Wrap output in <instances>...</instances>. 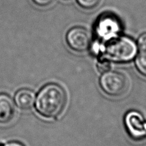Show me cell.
Returning a JSON list of instances; mask_svg holds the SVG:
<instances>
[{
  "instance_id": "cell-1",
  "label": "cell",
  "mask_w": 146,
  "mask_h": 146,
  "mask_svg": "<svg viewBox=\"0 0 146 146\" xmlns=\"http://www.w3.org/2000/svg\"><path fill=\"white\" fill-rule=\"evenodd\" d=\"M66 103L67 94L64 88L55 83H49L37 94L35 108L41 116L51 119L62 113Z\"/></svg>"
},
{
  "instance_id": "cell-2",
  "label": "cell",
  "mask_w": 146,
  "mask_h": 146,
  "mask_svg": "<svg viewBox=\"0 0 146 146\" xmlns=\"http://www.w3.org/2000/svg\"><path fill=\"white\" fill-rule=\"evenodd\" d=\"M137 46L132 39L122 36L108 41L104 50V57L108 61L126 63L134 58Z\"/></svg>"
},
{
  "instance_id": "cell-3",
  "label": "cell",
  "mask_w": 146,
  "mask_h": 146,
  "mask_svg": "<svg viewBox=\"0 0 146 146\" xmlns=\"http://www.w3.org/2000/svg\"><path fill=\"white\" fill-rule=\"evenodd\" d=\"M100 85L106 94L111 97H120L128 90L129 83L126 77L121 73L107 71L100 77Z\"/></svg>"
},
{
  "instance_id": "cell-4",
  "label": "cell",
  "mask_w": 146,
  "mask_h": 146,
  "mask_svg": "<svg viewBox=\"0 0 146 146\" xmlns=\"http://www.w3.org/2000/svg\"><path fill=\"white\" fill-rule=\"evenodd\" d=\"M66 42L73 51L83 53L90 47L91 37L89 32L85 28L74 27L67 32Z\"/></svg>"
},
{
  "instance_id": "cell-5",
  "label": "cell",
  "mask_w": 146,
  "mask_h": 146,
  "mask_svg": "<svg viewBox=\"0 0 146 146\" xmlns=\"http://www.w3.org/2000/svg\"><path fill=\"white\" fill-rule=\"evenodd\" d=\"M126 129L133 139L141 140L146 138V121L137 111H130L124 117Z\"/></svg>"
},
{
  "instance_id": "cell-6",
  "label": "cell",
  "mask_w": 146,
  "mask_h": 146,
  "mask_svg": "<svg viewBox=\"0 0 146 146\" xmlns=\"http://www.w3.org/2000/svg\"><path fill=\"white\" fill-rule=\"evenodd\" d=\"M121 29L117 18L111 14H104L98 20L96 32L102 38H110L117 35Z\"/></svg>"
},
{
  "instance_id": "cell-7",
  "label": "cell",
  "mask_w": 146,
  "mask_h": 146,
  "mask_svg": "<svg viewBox=\"0 0 146 146\" xmlns=\"http://www.w3.org/2000/svg\"><path fill=\"white\" fill-rule=\"evenodd\" d=\"M15 108L12 98L9 95L0 93V124L12 122L15 115Z\"/></svg>"
},
{
  "instance_id": "cell-8",
  "label": "cell",
  "mask_w": 146,
  "mask_h": 146,
  "mask_svg": "<svg viewBox=\"0 0 146 146\" xmlns=\"http://www.w3.org/2000/svg\"><path fill=\"white\" fill-rule=\"evenodd\" d=\"M35 95L32 90L23 88L15 95V102L17 107L22 110H30L35 103Z\"/></svg>"
},
{
  "instance_id": "cell-9",
  "label": "cell",
  "mask_w": 146,
  "mask_h": 146,
  "mask_svg": "<svg viewBox=\"0 0 146 146\" xmlns=\"http://www.w3.org/2000/svg\"><path fill=\"white\" fill-rule=\"evenodd\" d=\"M135 66L140 74L146 77V51H142L138 55L135 59Z\"/></svg>"
},
{
  "instance_id": "cell-10",
  "label": "cell",
  "mask_w": 146,
  "mask_h": 146,
  "mask_svg": "<svg viewBox=\"0 0 146 146\" xmlns=\"http://www.w3.org/2000/svg\"><path fill=\"white\" fill-rule=\"evenodd\" d=\"M78 4L83 9L90 10L98 6L101 0H76Z\"/></svg>"
},
{
  "instance_id": "cell-11",
  "label": "cell",
  "mask_w": 146,
  "mask_h": 146,
  "mask_svg": "<svg viewBox=\"0 0 146 146\" xmlns=\"http://www.w3.org/2000/svg\"><path fill=\"white\" fill-rule=\"evenodd\" d=\"M138 46L142 51H146V32L142 33L138 39Z\"/></svg>"
},
{
  "instance_id": "cell-12",
  "label": "cell",
  "mask_w": 146,
  "mask_h": 146,
  "mask_svg": "<svg viewBox=\"0 0 146 146\" xmlns=\"http://www.w3.org/2000/svg\"><path fill=\"white\" fill-rule=\"evenodd\" d=\"M110 68L109 61L108 60L105 59L102 61V62H100L98 64V68L100 70V72H106Z\"/></svg>"
},
{
  "instance_id": "cell-13",
  "label": "cell",
  "mask_w": 146,
  "mask_h": 146,
  "mask_svg": "<svg viewBox=\"0 0 146 146\" xmlns=\"http://www.w3.org/2000/svg\"><path fill=\"white\" fill-rule=\"evenodd\" d=\"M33 2L39 7H47L51 5L54 0H32Z\"/></svg>"
},
{
  "instance_id": "cell-14",
  "label": "cell",
  "mask_w": 146,
  "mask_h": 146,
  "mask_svg": "<svg viewBox=\"0 0 146 146\" xmlns=\"http://www.w3.org/2000/svg\"><path fill=\"white\" fill-rule=\"evenodd\" d=\"M1 146H25L24 144H23L22 143L18 142H8L2 145Z\"/></svg>"
},
{
  "instance_id": "cell-15",
  "label": "cell",
  "mask_w": 146,
  "mask_h": 146,
  "mask_svg": "<svg viewBox=\"0 0 146 146\" xmlns=\"http://www.w3.org/2000/svg\"><path fill=\"white\" fill-rule=\"evenodd\" d=\"M64 1H70V0H64Z\"/></svg>"
}]
</instances>
